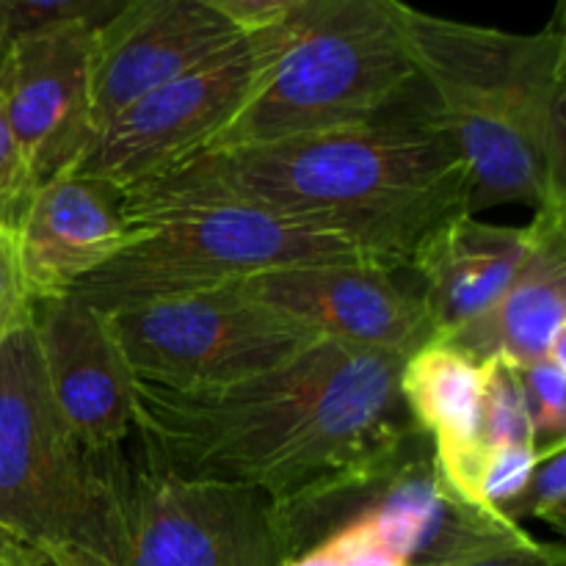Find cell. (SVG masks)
I'll use <instances>...</instances> for the list:
<instances>
[{
	"mask_svg": "<svg viewBox=\"0 0 566 566\" xmlns=\"http://www.w3.org/2000/svg\"><path fill=\"white\" fill-rule=\"evenodd\" d=\"M531 221L534 252L512 287L479 324L442 340L479 363L501 359L523 368L566 340V210L536 213Z\"/></svg>",
	"mask_w": 566,
	"mask_h": 566,
	"instance_id": "e0dca14e",
	"label": "cell"
},
{
	"mask_svg": "<svg viewBox=\"0 0 566 566\" xmlns=\"http://www.w3.org/2000/svg\"><path fill=\"white\" fill-rule=\"evenodd\" d=\"M0 566H114L94 553L81 547H59V545H22L17 542Z\"/></svg>",
	"mask_w": 566,
	"mask_h": 566,
	"instance_id": "484cf974",
	"label": "cell"
},
{
	"mask_svg": "<svg viewBox=\"0 0 566 566\" xmlns=\"http://www.w3.org/2000/svg\"><path fill=\"white\" fill-rule=\"evenodd\" d=\"M92 28L14 42L0 59V116L36 186L70 175L92 147Z\"/></svg>",
	"mask_w": 566,
	"mask_h": 566,
	"instance_id": "7c38bea8",
	"label": "cell"
},
{
	"mask_svg": "<svg viewBox=\"0 0 566 566\" xmlns=\"http://www.w3.org/2000/svg\"><path fill=\"white\" fill-rule=\"evenodd\" d=\"M127 0H0V53L14 42L55 28H103Z\"/></svg>",
	"mask_w": 566,
	"mask_h": 566,
	"instance_id": "d6986e66",
	"label": "cell"
},
{
	"mask_svg": "<svg viewBox=\"0 0 566 566\" xmlns=\"http://www.w3.org/2000/svg\"><path fill=\"white\" fill-rule=\"evenodd\" d=\"M36 188V180L0 116V224L17 230Z\"/></svg>",
	"mask_w": 566,
	"mask_h": 566,
	"instance_id": "603a6c76",
	"label": "cell"
},
{
	"mask_svg": "<svg viewBox=\"0 0 566 566\" xmlns=\"http://www.w3.org/2000/svg\"><path fill=\"white\" fill-rule=\"evenodd\" d=\"M276 566H437L514 525L457 495L415 431L365 468L271 503Z\"/></svg>",
	"mask_w": 566,
	"mask_h": 566,
	"instance_id": "277c9868",
	"label": "cell"
},
{
	"mask_svg": "<svg viewBox=\"0 0 566 566\" xmlns=\"http://www.w3.org/2000/svg\"><path fill=\"white\" fill-rule=\"evenodd\" d=\"M14 545H17V539H14V536H9V534H6L3 528H0V562H3V558H6V553H9L11 547H14Z\"/></svg>",
	"mask_w": 566,
	"mask_h": 566,
	"instance_id": "4316f807",
	"label": "cell"
},
{
	"mask_svg": "<svg viewBox=\"0 0 566 566\" xmlns=\"http://www.w3.org/2000/svg\"><path fill=\"white\" fill-rule=\"evenodd\" d=\"M31 307L33 298L22 274L17 230L0 224V340L31 315Z\"/></svg>",
	"mask_w": 566,
	"mask_h": 566,
	"instance_id": "cb8c5ba5",
	"label": "cell"
},
{
	"mask_svg": "<svg viewBox=\"0 0 566 566\" xmlns=\"http://www.w3.org/2000/svg\"><path fill=\"white\" fill-rule=\"evenodd\" d=\"M486 363L442 340H431L403 359L401 398L415 429L431 442L446 481L473 451L484 403Z\"/></svg>",
	"mask_w": 566,
	"mask_h": 566,
	"instance_id": "ac0fdd59",
	"label": "cell"
},
{
	"mask_svg": "<svg viewBox=\"0 0 566 566\" xmlns=\"http://www.w3.org/2000/svg\"><path fill=\"white\" fill-rule=\"evenodd\" d=\"M238 39L243 33L199 0H127L92 36L94 130Z\"/></svg>",
	"mask_w": 566,
	"mask_h": 566,
	"instance_id": "5bb4252c",
	"label": "cell"
},
{
	"mask_svg": "<svg viewBox=\"0 0 566 566\" xmlns=\"http://www.w3.org/2000/svg\"><path fill=\"white\" fill-rule=\"evenodd\" d=\"M116 501V566H276L271 503L238 486L155 468L136 434L105 453Z\"/></svg>",
	"mask_w": 566,
	"mask_h": 566,
	"instance_id": "9c48e42d",
	"label": "cell"
},
{
	"mask_svg": "<svg viewBox=\"0 0 566 566\" xmlns=\"http://www.w3.org/2000/svg\"><path fill=\"white\" fill-rule=\"evenodd\" d=\"M536 243V224L506 227L457 216L426 238L407 271L420 282L434 340L479 324L512 287Z\"/></svg>",
	"mask_w": 566,
	"mask_h": 566,
	"instance_id": "2e32d148",
	"label": "cell"
},
{
	"mask_svg": "<svg viewBox=\"0 0 566 566\" xmlns=\"http://www.w3.org/2000/svg\"><path fill=\"white\" fill-rule=\"evenodd\" d=\"M0 59H3V53H0Z\"/></svg>",
	"mask_w": 566,
	"mask_h": 566,
	"instance_id": "83f0119b",
	"label": "cell"
},
{
	"mask_svg": "<svg viewBox=\"0 0 566 566\" xmlns=\"http://www.w3.org/2000/svg\"><path fill=\"white\" fill-rule=\"evenodd\" d=\"M403 6L310 0L293 17L291 39L258 92L205 149L357 125L412 103L420 75Z\"/></svg>",
	"mask_w": 566,
	"mask_h": 566,
	"instance_id": "5b68a950",
	"label": "cell"
},
{
	"mask_svg": "<svg viewBox=\"0 0 566 566\" xmlns=\"http://www.w3.org/2000/svg\"><path fill=\"white\" fill-rule=\"evenodd\" d=\"M370 260L291 265L241 282L252 296L324 340L407 359L434 340L418 287Z\"/></svg>",
	"mask_w": 566,
	"mask_h": 566,
	"instance_id": "8fae6325",
	"label": "cell"
},
{
	"mask_svg": "<svg viewBox=\"0 0 566 566\" xmlns=\"http://www.w3.org/2000/svg\"><path fill=\"white\" fill-rule=\"evenodd\" d=\"M506 520L523 525V520H539L553 531H566V440L539 448L534 470L517 501L509 506Z\"/></svg>",
	"mask_w": 566,
	"mask_h": 566,
	"instance_id": "44dd1931",
	"label": "cell"
},
{
	"mask_svg": "<svg viewBox=\"0 0 566 566\" xmlns=\"http://www.w3.org/2000/svg\"><path fill=\"white\" fill-rule=\"evenodd\" d=\"M517 370L536 448L566 440V340H558L536 363Z\"/></svg>",
	"mask_w": 566,
	"mask_h": 566,
	"instance_id": "ffe728a7",
	"label": "cell"
},
{
	"mask_svg": "<svg viewBox=\"0 0 566 566\" xmlns=\"http://www.w3.org/2000/svg\"><path fill=\"white\" fill-rule=\"evenodd\" d=\"M108 321L133 376L166 390L235 385L321 340L241 285L111 310Z\"/></svg>",
	"mask_w": 566,
	"mask_h": 566,
	"instance_id": "ba28073f",
	"label": "cell"
},
{
	"mask_svg": "<svg viewBox=\"0 0 566 566\" xmlns=\"http://www.w3.org/2000/svg\"><path fill=\"white\" fill-rule=\"evenodd\" d=\"M437 566H566V553L562 545H545L514 523Z\"/></svg>",
	"mask_w": 566,
	"mask_h": 566,
	"instance_id": "7402d4cb",
	"label": "cell"
},
{
	"mask_svg": "<svg viewBox=\"0 0 566 566\" xmlns=\"http://www.w3.org/2000/svg\"><path fill=\"white\" fill-rule=\"evenodd\" d=\"M127 238L125 193L81 175H61L33 191L17 227L20 263L33 302L66 296Z\"/></svg>",
	"mask_w": 566,
	"mask_h": 566,
	"instance_id": "9a60e30c",
	"label": "cell"
},
{
	"mask_svg": "<svg viewBox=\"0 0 566 566\" xmlns=\"http://www.w3.org/2000/svg\"><path fill=\"white\" fill-rule=\"evenodd\" d=\"M401 368V357L321 337L276 368L213 390L136 379V440L177 479L280 503L387 457L418 431Z\"/></svg>",
	"mask_w": 566,
	"mask_h": 566,
	"instance_id": "6da1fadb",
	"label": "cell"
},
{
	"mask_svg": "<svg viewBox=\"0 0 566 566\" xmlns=\"http://www.w3.org/2000/svg\"><path fill=\"white\" fill-rule=\"evenodd\" d=\"M44 381L75 440L94 457L136 434V376L111 332L108 313L75 293L31 307Z\"/></svg>",
	"mask_w": 566,
	"mask_h": 566,
	"instance_id": "4fadbf2b",
	"label": "cell"
},
{
	"mask_svg": "<svg viewBox=\"0 0 566 566\" xmlns=\"http://www.w3.org/2000/svg\"><path fill=\"white\" fill-rule=\"evenodd\" d=\"M291 31L293 20L249 33L213 59L138 97L94 136L72 175L130 191L202 153L258 92L285 50Z\"/></svg>",
	"mask_w": 566,
	"mask_h": 566,
	"instance_id": "30bf717a",
	"label": "cell"
},
{
	"mask_svg": "<svg viewBox=\"0 0 566 566\" xmlns=\"http://www.w3.org/2000/svg\"><path fill=\"white\" fill-rule=\"evenodd\" d=\"M199 3L230 22L238 33L249 36L293 20L310 0H199Z\"/></svg>",
	"mask_w": 566,
	"mask_h": 566,
	"instance_id": "d4e9b609",
	"label": "cell"
},
{
	"mask_svg": "<svg viewBox=\"0 0 566 566\" xmlns=\"http://www.w3.org/2000/svg\"><path fill=\"white\" fill-rule=\"evenodd\" d=\"M122 193L127 221L235 205L343 238L392 271H407L431 232L470 216L464 166L418 94L379 119L205 149Z\"/></svg>",
	"mask_w": 566,
	"mask_h": 566,
	"instance_id": "7a4b0ae2",
	"label": "cell"
},
{
	"mask_svg": "<svg viewBox=\"0 0 566 566\" xmlns=\"http://www.w3.org/2000/svg\"><path fill=\"white\" fill-rule=\"evenodd\" d=\"M0 528L22 545L81 547L116 566V501L50 398L31 315L0 340Z\"/></svg>",
	"mask_w": 566,
	"mask_h": 566,
	"instance_id": "8992f818",
	"label": "cell"
},
{
	"mask_svg": "<svg viewBox=\"0 0 566 566\" xmlns=\"http://www.w3.org/2000/svg\"><path fill=\"white\" fill-rule=\"evenodd\" d=\"M335 260L368 258L343 238L263 210L191 205L127 221L119 252L72 293L111 313L158 298L241 285L265 271Z\"/></svg>",
	"mask_w": 566,
	"mask_h": 566,
	"instance_id": "52a82bcc",
	"label": "cell"
},
{
	"mask_svg": "<svg viewBox=\"0 0 566 566\" xmlns=\"http://www.w3.org/2000/svg\"><path fill=\"white\" fill-rule=\"evenodd\" d=\"M418 103L468 175V213L566 210V36L446 20L403 6Z\"/></svg>",
	"mask_w": 566,
	"mask_h": 566,
	"instance_id": "3957f363",
	"label": "cell"
}]
</instances>
